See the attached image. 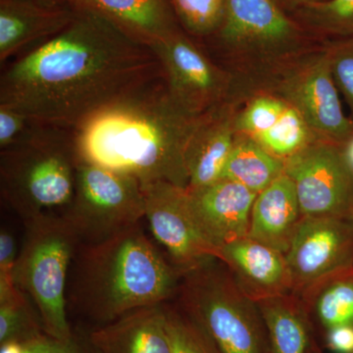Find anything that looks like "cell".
<instances>
[{
  "instance_id": "obj_16",
  "label": "cell",
  "mask_w": 353,
  "mask_h": 353,
  "mask_svg": "<svg viewBox=\"0 0 353 353\" xmlns=\"http://www.w3.org/2000/svg\"><path fill=\"white\" fill-rule=\"evenodd\" d=\"M236 112L238 106L230 99L201 116L185 150L187 189H197L220 180L238 134Z\"/></svg>"
},
{
  "instance_id": "obj_22",
  "label": "cell",
  "mask_w": 353,
  "mask_h": 353,
  "mask_svg": "<svg viewBox=\"0 0 353 353\" xmlns=\"http://www.w3.org/2000/svg\"><path fill=\"white\" fill-rule=\"evenodd\" d=\"M255 303L268 331L271 353H305L308 343L305 325L285 296L267 297Z\"/></svg>"
},
{
  "instance_id": "obj_33",
  "label": "cell",
  "mask_w": 353,
  "mask_h": 353,
  "mask_svg": "<svg viewBox=\"0 0 353 353\" xmlns=\"http://www.w3.org/2000/svg\"><path fill=\"white\" fill-rule=\"evenodd\" d=\"M23 348L25 353H87L77 343L74 336L60 340L46 333L24 343Z\"/></svg>"
},
{
  "instance_id": "obj_26",
  "label": "cell",
  "mask_w": 353,
  "mask_h": 353,
  "mask_svg": "<svg viewBox=\"0 0 353 353\" xmlns=\"http://www.w3.org/2000/svg\"><path fill=\"white\" fill-rule=\"evenodd\" d=\"M299 24L331 36L353 38V0H327L294 13Z\"/></svg>"
},
{
  "instance_id": "obj_29",
  "label": "cell",
  "mask_w": 353,
  "mask_h": 353,
  "mask_svg": "<svg viewBox=\"0 0 353 353\" xmlns=\"http://www.w3.org/2000/svg\"><path fill=\"white\" fill-rule=\"evenodd\" d=\"M165 310L171 353H214L212 343L194 320L183 317L175 309Z\"/></svg>"
},
{
  "instance_id": "obj_31",
  "label": "cell",
  "mask_w": 353,
  "mask_h": 353,
  "mask_svg": "<svg viewBox=\"0 0 353 353\" xmlns=\"http://www.w3.org/2000/svg\"><path fill=\"white\" fill-rule=\"evenodd\" d=\"M41 125L43 124L16 109L0 105V150L23 143Z\"/></svg>"
},
{
  "instance_id": "obj_9",
  "label": "cell",
  "mask_w": 353,
  "mask_h": 353,
  "mask_svg": "<svg viewBox=\"0 0 353 353\" xmlns=\"http://www.w3.org/2000/svg\"><path fill=\"white\" fill-rule=\"evenodd\" d=\"M236 57L271 64L288 59L303 41V30L276 0H226L217 34Z\"/></svg>"
},
{
  "instance_id": "obj_17",
  "label": "cell",
  "mask_w": 353,
  "mask_h": 353,
  "mask_svg": "<svg viewBox=\"0 0 353 353\" xmlns=\"http://www.w3.org/2000/svg\"><path fill=\"white\" fill-rule=\"evenodd\" d=\"M218 260L254 301L285 296L292 289L285 255L248 236L223 245Z\"/></svg>"
},
{
  "instance_id": "obj_4",
  "label": "cell",
  "mask_w": 353,
  "mask_h": 353,
  "mask_svg": "<svg viewBox=\"0 0 353 353\" xmlns=\"http://www.w3.org/2000/svg\"><path fill=\"white\" fill-rule=\"evenodd\" d=\"M75 130L41 125L19 145L0 150V192L24 222L67 208L75 194Z\"/></svg>"
},
{
  "instance_id": "obj_19",
  "label": "cell",
  "mask_w": 353,
  "mask_h": 353,
  "mask_svg": "<svg viewBox=\"0 0 353 353\" xmlns=\"http://www.w3.org/2000/svg\"><path fill=\"white\" fill-rule=\"evenodd\" d=\"M301 219L294 183L283 174L257 194L248 236L285 255Z\"/></svg>"
},
{
  "instance_id": "obj_10",
  "label": "cell",
  "mask_w": 353,
  "mask_h": 353,
  "mask_svg": "<svg viewBox=\"0 0 353 353\" xmlns=\"http://www.w3.org/2000/svg\"><path fill=\"white\" fill-rule=\"evenodd\" d=\"M303 217L353 215V176L340 143L315 139L285 160Z\"/></svg>"
},
{
  "instance_id": "obj_18",
  "label": "cell",
  "mask_w": 353,
  "mask_h": 353,
  "mask_svg": "<svg viewBox=\"0 0 353 353\" xmlns=\"http://www.w3.org/2000/svg\"><path fill=\"white\" fill-rule=\"evenodd\" d=\"M99 353H171L163 304L132 310L90 336Z\"/></svg>"
},
{
  "instance_id": "obj_8",
  "label": "cell",
  "mask_w": 353,
  "mask_h": 353,
  "mask_svg": "<svg viewBox=\"0 0 353 353\" xmlns=\"http://www.w3.org/2000/svg\"><path fill=\"white\" fill-rule=\"evenodd\" d=\"M271 94L296 109L317 139L343 145L353 132V120L343 111L327 50L284 65L274 79Z\"/></svg>"
},
{
  "instance_id": "obj_15",
  "label": "cell",
  "mask_w": 353,
  "mask_h": 353,
  "mask_svg": "<svg viewBox=\"0 0 353 353\" xmlns=\"http://www.w3.org/2000/svg\"><path fill=\"white\" fill-rule=\"evenodd\" d=\"M76 4L62 0H0V61L30 44L48 41L75 17Z\"/></svg>"
},
{
  "instance_id": "obj_13",
  "label": "cell",
  "mask_w": 353,
  "mask_h": 353,
  "mask_svg": "<svg viewBox=\"0 0 353 353\" xmlns=\"http://www.w3.org/2000/svg\"><path fill=\"white\" fill-rule=\"evenodd\" d=\"M292 289L353 269V215L303 217L285 253Z\"/></svg>"
},
{
  "instance_id": "obj_34",
  "label": "cell",
  "mask_w": 353,
  "mask_h": 353,
  "mask_svg": "<svg viewBox=\"0 0 353 353\" xmlns=\"http://www.w3.org/2000/svg\"><path fill=\"white\" fill-rule=\"evenodd\" d=\"M328 347L336 353H353V326L334 327L328 330Z\"/></svg>"
},
{
  "instance_id": "obj_30",
  "label": "cell",
  "mask_w": 353,
  "mask_h": 353,
  "mask_svg": "<svg viewBox=\"0 0 353 353\" xmlns=\"http://www.w3.org/2000/svg\"><path fill=\"white\" fill-rule=\"evenodd\" d=\"M326 50L334 83L345 99L353 120V38L336 41Z\"/></svg>"
},
{
  "instance_id": "obj_2",
  "label": "cell",
  "mask_w": 353,
  "mask_h": 353,
  "mask_svg": "<svg viewBox=\"0 0 353 353\" xmlns=\"http://www.w3.org/2000/svg\"><path fill=\"white\" fill-rule=\"evenodd\" d=\"M202 115L176 103L161 77L76 129L77 152L80 159L134 176L141 187L168 182L187 189L185 150Z\"/></svg>"
},
{
  "instance_id": "obj_36",
  "label": "cell",
  "mask_w": 353,
  "mask_h": 353,
  "mask_svg": "<svg viewBox=\"0 0 353 353\" xmlns=\"http://www.w3.org/2000/svg\"><path fill=\"white\" fill-rule=\"evenodd\" d=\"M341 146H343V153L347 158L348 166H350L353 176V132Z\"/></svg>"
},
{
  "instance_id": "obj_3",
  "label": "cell",
  "mask_w": 353,
  "mask_h": 353,
  "mask_svg": "<svg viewBox=\"0 0 353 353\" xmlns=\"http://www.w3.org/2000/svg\"><path fill=\"white\" fill-rule=\"evenodd\" d=\"M71 267L70 301L104 325L136 309L163 304L183 278L139 224L105 240L82 243Z\"/></svg>"
},
{
  "instance_id": "obj_14",
  "label": "cell",
  "mask_w": 353,
  "mask_h": 353,
  "mask_svg": "<svg viewBox=\"0 0 353 353\" xmlns=\"http://www.w3.org/2000/svg\"><path fill=\"white\" fill-rule=\"evenodd\" d=\"M187 190L202 234L219 252L223 245L248 236L257 194L228 179Z\"/></svg>"
},
{
  "instance_id": "obj_35",
  "label": "cell",
  "mask_w": 353,
  "mask_h": 353,
  "mask_svg": "<svg viewBox=\"0 0 353 353\" xmlns=\"http://www.w3.org/2000/svg\"><path fill=\"white\" fill-rule=\"evenodd\" d=\"M285 11L294 13L299 9L314 4L321 3L327 0H276Z\"/></svg>"
},
{
  "instance_id": "obj_12",
  "label": "cell",
  "mask_w": 353,
  "mask_h": 353,
  "mask_svg": "<svg viewBox=\"0 0 353 353\" xmlns=\"http://www.w3.org/2000/svg\"><path fill=\"white\" fill-rule=\"evenodd\" d=\"M143 190L150 231L176 269L183 275L209 260L219 259V250L197 224L187 189L155 182L143 185Z\"/></svg>"
},
{
  "instance_id": "obj_27",
  "label": "cell",
  "mask_w": 353,
  "mask_h": 353,
  "mask_svg": "<svg viewBox=\"0 0 353 353\" xmlns=\"http://www.w3.org/2000/svg\"><path fill=\"white\" fill-rule=\"evenodd\" d=\"M176 19L192 36L217 34L224 21L226 0H170Z\"/></svg>"
},
{
  "instance_id": "obj_7",
  "label": "cell",
  "mask_w": 353,
  "mask_h": 353,
  "mask_svg": "<svg viewBox=\"0 0 353 353\" xmlns=\"http://www.w3.org/2000/svg\"><path fill=\"white\" fill-rule=\"evenodd\" d=\"M65 210L82 243H97L139 225L145 194L134 176L79 158L75 194Z\"/></svg>"
},
{
  "instance_id": "obj_25",
  "label": "cell",
  "mask_w": 353,
  "mask_h": 353,
  "mask_svg": "<svg viewBox=\"0 0 353 353\" xmlns=\"http://www.w3.org/2000/svg\"><path fill=\"white\" fill-rule=\"evenodd\" d=\"M43 333V325L22 290L0 301V345L9 341L24 345Z\"/></svg>"
},
{
  "instance_id": "obj_5",
  "label": "cell",
  "mask_w": 353,
  "mask_h": 353,
  "mask_svg": "<svg viewBox=\"0 0 353 353\" xmlns=\"http://www.w3.org/2000/svg\"><path fill=\"white\" fill-rule=\"evenodd\" d=\"M25 225L16 285L36 306L44 333L66 340L73 336L67 320V278L82 241L63 215L46 213Z\"/></svg>"
},
{
  "instance_id": "obj_23",
  "label": "cell",
  "mask_w": 353,
  "mask_h": 353,
  "mask_svg": "<svg viewBox=\"0 0 353 353\" xmlns=\"http://www.w3.org/2000/svg\"><path fill=\"white\" fill-rule=\"evenodd\" d=\"M318 285L321 288L316 296L315 309L323 326L328 330L353 326V269Z\"/></svg>"
},
{
  "instance_id": "obj_32",
  "label": "cell",
  "mask_w": 353,
  "mask_h": 353,
  "mask_svg": "<svg viewBox=\"0 0 353 353\" xmlns=\"http://www.w3.org/2000/svg\"><path fill=\"white\" fill-rule=\"evenodd\" d=\"M17 257L13 234L2 228L0 232V299L12 296L19 290L14 278Z\"/></svg>"
},
{
  "instance_id": "obj_11",
  "label": "cell",
  "mask_w": 353,
  "mask_h": 353,
  "mask_svg": "<svg viewBox=\"0 0 353 353\" xmlns=\"http://www.w3.org/2000/svg\"><path fill=\"white\" fill-rule=\"evenodd\" d=\"M150 48L161 65L169 94L185 110L202 115L230 99L234 77L213 63L182 32Z\"/></svg>"
},
{
  "instance_id": "obj_24",
  "label": "cell",
  "mask_w": 353,
  "mask_h": 353,
  "mask_svg": "<svg viewBox=\"0 0 353 353\" xmlns=\"http://www.w3.org/2000/svg\"><path fill=\"white\" fill-rule=\"evenodd\" d=\"M272 154L287 159L314 141L315 134L296 109L288 105L277 123L253 138Z\"/></svg>"
},
{
  "instance_id": "obj_38",
  "label": "cell",
  "mask_w": 353,
  "mask_h": 353,
  "mask_svg": "<svg viewBox=\"0 0 353 353\" xmlns=\"http://www.w3.org/2000/svg\"><path fill=\"white\" fill-rule=\"evenodd\" d=\"M62 1H68L71 2V3H74L73 0H62Z\"/></svg>"
},
{
  "instance_id": "obj_37",
  "label": "cell",
  "mask_w": 353,
  "mask_h": 353,
  "mask_svg": "<svg viewBox=\"0 0 353 353\" xmlns=\"http://www.w3.org/2000/svg\"><path fill=\"white\" fill-rule=\"evenodd\" d=\"M23 345L16 341H9V343H2L0 347V353H23Z\"/></svg>"
},
{
  "instance_id": "obj_1",
  "label": "cell",
  "mask_w": 353,
  "mask_h": 353,
  "mask_svg": "<svg viewBox=\"0 0 353 353\" xmlns=\"http://www.w3.org/2000/svg\"><path fill=\"white\" fill-rule=\"evenodd\" d=\"M161 77V65L150 46L77 6L63 31L3 70L0 105L41 124L76 130Z\"/></svg>"
},
{
  "instance_id": "obj_21",
  "label": "cell",
  "mask_w": 353,
  "mask_h": 353,
  "mask_svg": "<svg viewBox=\"0 0 353 353\" xmlns=\"http://www.w3.org/2000/svg\"><path fill=\"white\" fill-rule=\"evenodd\" d=\"M285 174V160L275 157L252 137L236 134L221 179H228L259 194Z\"/></svg>"
},
{
  "instance_id": "obj_20",
  "label": "cell",
  "mask_w": 353,
  "mask_h": 353,
  "mask_svg": "<svg viewBox=\"0 0 353 353\" xmlns=\"http://www.w3.org/2000/svg\"><path fill=\"white\" fill-rule=\"evenodd\" d=\"M118 26L132 38L152 46L180 31L170 0H73Z\"/></svg>"
},
{
  "instance_id": "obj_6",
  "label": "cell",
  "mask_w": 353,
  "mask_h": 353,
  "mask_svg": "<svg viewBox=\"0 0 353 353\" xmlns=\"http://www.w3.org/2000/svg\"><path fill=\"white\" fill-rule=\"evenodd\" d=\"M214 260L183 274V307L218 353H263L256 303Z\"/></svg>"
},
{
  "instance_id": "obj_28",
  "label": "cell",
  "mask_w": 353,
  "mask_h": 353,
  "mask_svg": "<svg viewBox=\"0 0 353 353\" xmlns=\"http://www.w3.org/2000/svg\"><path fill=\"white\" fill-rule=\"evenodd\" d=\"M287 103L271 94L253 97L236 115V129L240 134L259 136L277 123Z\"/></svg>"
}]
</instances>
